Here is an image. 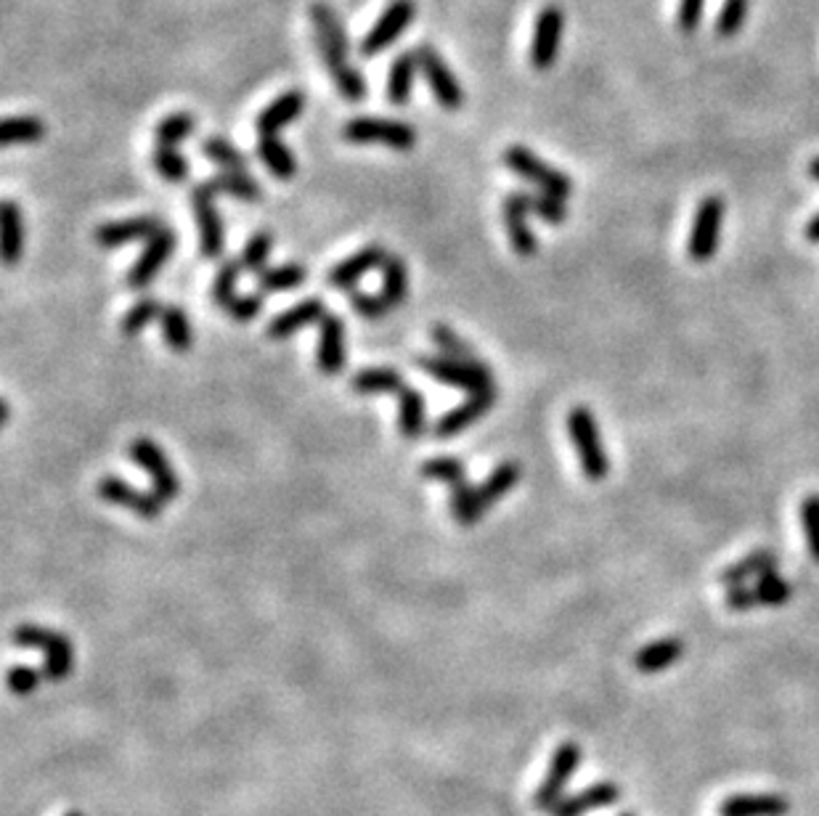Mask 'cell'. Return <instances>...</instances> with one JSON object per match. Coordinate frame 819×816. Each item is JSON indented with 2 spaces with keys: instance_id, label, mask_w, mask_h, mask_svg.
<instances>
[{
  "instance_id": "6da1fadb",
  "label": "cell",
  "mask_w": 819,
  "mask_h": 816,
  "mask_svg": "<svg viewBox=\"0 0 819 816\" xmlns=\"http://www.w3.org/2000/svg\"><path fill=\"white\" fill-rule=\"evenodd\" d=\"M310 22H314L318 54H321L324 64H327L331 80H335L342 99L350 104L367 101L369 85L367 80H363V75L359 69L350 67L348 35H346V28H342L340 17L335 14V9H331L329 3L316 0V3L310 6Z\"/></svg>"
},
{
  "instance_id": "7a4b0ae2",
  "label": "cell",
  "mask_w": 819,
  "mask_h": 816,
  "mask_svg": "<svg viewBox=\"0 0 819 816\" xmlns=\"http://www.w3.org/2000/svg\"><path fill=\"white\" fill-rule=\"evenodd\" d=\"M17 648H28V650H41L45 655L43 663V678L45 682H62L73 674L75 668V650L69 637L64 633L43 629V625L35 623H24L17 625L14 633H11Z\"/></svg>"
},
{
  "instance_id": "3957f363",
  "label": "cell",
  "mask_w": 819,
  "mask_h": 816,
  "mask_svg": "<svg viewBox=\"0 0 819 816\" xmlns=\"http://www.w3.org/2000/svg\"><path fill=\"white\" fill-rule=\"evenodd\" d=\"M568 435L576 446L583 478L591 482H602L604 478H608L610 461H608V454H604L600 424H597V416L591 414V409L587 406L570 409Z\"/></svg>"
},
{
  "instance_id": "277c9868",
  "label": "cell",
  "mask_w": 819,
  "mask_h": 816,
  "mask_svg": "<svg viewBox=\"0 0 819 816\" xmlns=\"http://www.w3.org/2000/svg\"><path fill=\"white\" fill-rule=\"evenodd\" d=\"M419 369L430 374L435 382H444L448 388L465 390V393H485L493 390V374L483 361H454L446 356L419 358Z\"/></svg>"
},
{
  "instance_id": "5b68a950",
  "label": "cell",
  "mask_w": 819,
  "mask_h": 816,
  "mask_svg": "<svg viewBox=\"0 0 819 816\" xmlns=\"http://www.w3.org/2000/svg\"><path fill=\"white\" fill-rule=\"evenodd\" d=\"M504 165L517 173L520 178L536 184L542 192L552 194L557 199H568L574 194V181L563 173V170L546 165L542 156H536L525 146H510L504 152Z\"/></svg>"
},
{
  "instance_id": "8992f818",
  "label": "cell",
  "mask_w": 819,
  "mask_h": 816,
  "mask_svg": "<svg viewBox=\"0 0 819 816\" xmlns=\"http://www.w3.org/2000/svg\"><path fill=\"white\" fill-rule=\"evenodd\" d=\"M581 759L583 750L578 742H563V746L555 750V755H552L549 772H546L536 795H533V806L542 808V812H552V808L565 798V787H568V782L576 776L578 766H581Z\"/></svg>"
},
{
  "instance_id": "52a82bcc",
  "label": "cell",
  "mask_w": 819,
  "mask_h": 816,
  "mask_svg": "<svg viewBox=\"0 0 819 816\" xmlns=\"http://www.w3.org/2000/svg\"><path fill=\"white\" fill-rule=\"evenodd\" d=\"M342 135L350 143H382L395 152H408L417 146V130L398 120H380V117H356L342 128Z\"/></svg>"
},
{
  "instance_id": "ba28073f",
  "label": "cell",
  "mask_w": 819,
  "mask_h": 816,
  "mask_svg": "<svg viewBox=\"0 0 819 816\" xmlns=\"http://www.w3.org/2000/svg\"><path fill=\"white\" fill-rule=\"evenodd\" d=\"M128 456L135 461L152 480V491L160 496L162 501H175L181 493V480L175 475V469L171 465V459L165 456L157 443L149 440V437H135L130 443Z\"/></svg>"
},
{
  "instance_id": "9c48e42d",
  "label": "cell",
  "mask_w": 819,
  "mask_h": 816,
  "mask_svg": "<svg viewBox=\"0 0 819 816\" xmlns=\"http://www.w3.org/2000/svg\"><path fill=\"white\" fill-rule=\"evenodd\" d=\"M727 205L721 197H706L695 210L692 231H690V244L687 252L695 263H708L719 250V233L721 224H724Z\"/></svg>"
},
{
  "instance_id": "30bf717a",
  "label": "cell",
  "mask_w": 819,
  "mask_h": 816,
  "mask_svg": "<svg viewBox=\"0 0 819 816\" xmlns=\"http://www.w3.org/2000/svg\"><path fill=\"white\" fill-rule=\"evenodd\" d=\"M414 17H417V3L414 0H393L385 9V14L376 19L374 28L361 41V56L374 58L382 51H387L408 30Z\"/></svg>"
},
{
  "instance_id": "8fae6325",
  "label": "cell",
  "mask_w": 819,
  "mask_h": 816,
  "mask_svg": "<svg viewBox=\"0 0 819 816\" xmlns=\"http://www.w3.org/2000/svg\"><path fill=\"white\" fill-rule=\"evenodd\" d=\"M216 197H218L216 188L207 184V181L205 184L194 186V192H192V207H194V215H197V226H199V250L207 260H218L226 247L223 220H220Z\"/></svg>"
},
{
  "instance_id": "7c38bea8",
  "label": "cell",
  "mask_w": 819,
  "mask_h": 816,
  "mask_svg": "<svg viewBox=\"0 0 819 816\" xmlns=\"http://www.w3.org/2000/svg\"><path fill=\"white\" fill-rule=\"evenodd\" d=\"M414 54H417L419 69L425 72L427 83H430L435 101H438L444 109L457 112L461 104H465V90H461V85L457 80V75L451 72V67H448L444 58H440V54L433 48L430 43H419L417 48H414Z\"/></svg>"
},
{
  "instance_id": "4fadbf2b",
  "label": "cell",
  "mask_w": 819,
  "mask_h": 816,
  "mask_svg": "<svg viewBox=\"0 0 819 816\" xmlns=\"http://www.w3.org/2000/svg\"><path fill=\"white\" fill-rule=\"evenodd\" d=\"M563 28L565 14L560 6H546L542 14L536 17V28H533V41L528 51L533 69L546 72L555 67L563 43Z\"/></svg>"
},
{
  "instance_id": "5bb4252c",
  "label": "cell",
  "mask_w": 819,
  "mask_h": 816,
  "mask_svg": "<svg viewBox=\"0 0 819 816\" xmlns=\"http://www.w3.org/2000/svg\"><path fill=\"white\" fill-rule=\"evenodd\" d=\"M175 244H178V237H175L173 228L165 226L162 231L154 233V237L146 241L141 258L135 260L133 268L128 271V276H125L128 290H133V292L146 290V286L154 282V276L162 271V265L171 260V254L175 252Z\"/></svg>"
},
{
  "instance_id": "9a60e30c",
  "label": "cell",
  "mask_w": 819,
  "mask_h": 816,
  "mask_svg": "<svg viewBox=\"0 0 819 816\" xmlns=\"http://www.w3.org/2000/svg\"><path fill=\"white\" fill-rule=\"evenodd\" d=\"M99 499L107 501V504H114V507H122V509H130V512L135 514V518L141 520H157L162 514V504L165 501L160 499L157 493H146V491H139L135 486H130V482L114 478V475H109V478H101L99 480Z\"/></svg>"
},
{
  "instance_id": "2e32d148",
  "label": "cell",
  "mask_w": 819,
  "mask_h": 816,
  "mask_svg": "<svg viewBox=\"0 0 819 816\" xmlns=\"http://www.w3.org/2000/svg\"><path fill=\"white\" fill-rule=\"evenodd\" d=\"M790 597L793 586L788 580L779 578L777 573H769V576L758 578V584L753 589H745V586L730 589V594H727V607L734 612L753 610V607H779L788 602Z\"/></svg>"
},
{
  "instance_id": "e0dca14e",
  "label": "cell",
  "mask_w": 819,
  "mask_h": 816,
  "mask_svg": "<svg viewBox=\"0 0 819 816\" xmlns=\"http://www.w3.org/2000/svg\"><path fill=\"white\" fill-rule=\"evenodd\" d=\"M318 371L327 377L342 374L348 361L346 352V322L335 313H327L318 324V350H316Z\"/></svg>"
},
{
  "instance_id": "ac0fdd59",
  "label": "cell",
  "mask_w": 819,
  "mask_h": 816,
  "mask_svg": "<svg viewBox=\"0 0 819 816\" xmlns=\"http://www.w3.org/2000/svg\"><path fill=\"white\" fill-rule=\"evenodd\" d=\"M162 220L157 215H135V218L114 220L96 228L94 239L101 250H117V247L133 244V241H149L154 233L162 231Z\"/></svg>"
},
{
  "instance_id": "d6986e66",
  "label": "cell",
  "mask_w": 819,
  "mask_h": 816,
  "mask_svg": "<svg viewBox=\"0 0 819 816\" xmlns=\"http://www.w3.org/2000/svg\"><path fill=\"white\" fill-rule=\"evenodd\" d=\"M531 215V194L528 192H515L504 199V226L510 233V244L520 258H533L538 250L536 233L528 224Z\"/></svg>"
},
{
  "instance_id": "ffe728a7",
  "label": "cell",
  "mask_w": 819,
  "mask_h": 816,
  "mask_svg": "<svg viewBox=\"0 0 819 816\" xmlns=\"http://www.w3.org/2000/svg\"><path fill=\"white\" fill-rule=\"evenodd\" d=\"M493 403H496V388L485 390V393L467 395V401H461L457 409H451L448 414H444L435 422V437L448 440V437L461 435L467 427H472L474 422L483 420V416L493 409Z\"/></svg>"
},
{
  "instance_id": "44dd1931",
  "label": "cell",
  "mask_w": 819,
  "mask_h": 816,
  "mask_svg": "<svg viewBox=\"0 0 819 816\" xmlns=\"http://www.w3.org/2000/svg\"><path fill=\"white\" fill-rule=\"evenodd\" d=\"M621 801V787L615 782H594V785L578 790L576 795H565V798L552 808L549 816H587L597 808L615 806Z\"/></svg>"
},
{
  "instance_id": "7402d4cb",
  "label": "cell",
  "mask_w": 819,
  "mask_h": 816,
  "mask_svg": "<svg viewBox=\"0 0 819 816\" xmlns=\"http://www.w3.org/2000/svg\"><path fill=\"white\" fill-rule=\"evenodd\" d=\"M385 258H387L385 247H380V244L363 247V250L350 254L348 260H342V263H337L335 268H331L327 284L331 286V290H353V286L359 284L369 271H374L376 265L385 263Z\"/></svg>"
},
{
  "instance_id": "603a6c76",
  "label": "cell",
  "mask_w": 819,
  "mask_h": 816,
  "mask_svg": "<svg viewBox=\"0 0 819 816\" xmlns=\"http://www.w3.org/2000/svg\"><path fill=\"white\" fill-rule=\"evenodd\" d=\"M324 316H327V303H324L321 297H308L303 300V303L292 305V308L284 311L282 316L273 318L269 329H265V335L271 339H290L292 335L305 329V326L321 324Z\"/></svg>"
},
{
  "instance_id": "cb8c5ba5",
  "label": "cell",
  "mask_w": 819,
  "mask_h": 816,
  "mask_svg": "<svg viewBox=\"0 0 819 816\" xmlns=\"http://www.w3.org/2000/svg\"><path fill=\"white\" fill-rule=\"evenodd\" d=\"M305 109V96L303 90H287V94L279 96L276 101H271L263 112L258 115L255 128L260 135H276L279 130L287 128L290 122H295Z\"/></svg>"
},
{
  "instance_id": "d4e9b609",
  "label": "cell",
  "mask_w": 819,
  "mask_h": 816,
  "mask_svg": "<svg viewBox=\"0 0 819 816\" xmlns=\"http://www.w3.org/2000/svg\"><path fill=\"white\" fill-rule=\"evenodd\" d=\"M777 565H779V557L775 550H758L740 559L738 565L727 567V570L719 576V584L730 586V589H738V586H743L745 580H753V578L758 580V578L769 576V573H777Z\"/></svg>"
},
{
  "instance_id": "484cf974",
  "label": "cell",
  "mask_w": 819,
  "mask_h": 816,
  "mask_svg": "<svg viewBox=\"0 0 819 816\" xmlns=\"http://www.w3.org/2000/svg\"><path fill=\"white\" fill-rule=\"evenodd\" d=\"M790 803L779 795H730L719 816H788Z\"/></svg>"
},
{
  "instance_id": "4316f807",
  "label": "cell",
  "mask_w": 819,
  "mask_h": 816,
  "mask_svg": "<svg viewBox=\"0 0 819 816\" xmlns=\"http://www.w3.org/2000/svg\"><path fill=\"white\" fill-rule=\"evenodd\" d=\"M685 655V642L676 637L668 639H658V642H649L634 655V668L640 674H660V671L671 668V665Z\"/></svg>"
},
{
  "instance_id": "83f0119b",
  "label": "cell",
  "mask_w": 819,
  "mask_h": 816,
  "mask_svg": "<svg viewBox=\"0 0 819 816\" xmlns=\"http://www.w3.org/2000/svg\"><path fill=\"white\" fill-rule=\"evenodd\" d=\"M427 427V403L417 388L406 384L398 393V433L406 440H417Z\"/></svg>"
},
{
  "instance_id": "f1b7e54d",
  "label": "cell",
  "mask_w": 819,
  "mask_h": 816,
  "mask_svg": "<svg viewBox=\"0 0 819 816\" xmlns=\"http://www.w3.org/2000/svg\"><path fill=\"white\" fill-rule=\"evenodd\" d=\"M0 250H3V263L17 265L22 260L24 252V220L22 210L17 207V202L6 199L3 210H0Z\"/></svg>"
},
{
  "instance_id": "f546056e",
  "label": "cell",
  "mask_w": 819,
  "mask_h": 816,
  "mask_svg": "<svg viewBox=\"0 0 819 816\" xmlns=\"http://www.w3.org/2000/svg\"><path fill=\"white\" fill-rule=\"evenodd\" d=\"M258 160L269 167V173L279 181H292L297 173V160L290 146L279 135H260Z\"/></svg>"
},
{
  "instance_id": "4dcf8cb0",
  "label": "cell",
  "mask_w": 819,
  "mask_h": 816,
  "mask_svg": "<svg viewBox=\"0 0 819 816\" xmlns=\"http://www.w3.org/2000/svg\"><path fill=\"white\" fill-rule=\"evenodd\" d=\"M417 69H419V62L414 51L401 54L393 62V67H390V75H387V101L393 104V107H403V104H408V99H412L414 75H417Z\"/></svg>"
},
{
  "instance_id": "1f68e13d",
  "label": "cell",
  "mask_w": 819,
  "mask_h": 816,
  "mask_svg": "<svg viewBox=\"0 0 819 816\" xmlns=\"http://www.w3.org/2000/svg\"><path fill=\"white\" fill-rule=\"evenodd\" d=\"M406 388L403 377L393 369H363L350 380V390L359 395H398Z\"/></svg>"
},
{
  "instance_id": "d6a6232c",
  "label": "cell",
  "mask_w": 819,
  "mask_h": 816,
  "mask_svg": "<svg viewBox=\"0 0 819 816\" xmlns=\"http://www.w3.org/2000/svg\"><path fill=\"white\" fill-rule=\"evenodd\" d=\"M520 478H523V467H520L517 461H502V465L493 469L489 478H485L478 486L480 499H483L485 509L499 504V501H502L506 493L515 491Z\"/></svg>"
},
{
  "instance_id": "836d02e7",
  "label": "cell",
  "mask_w": 819,
  "mask_h": 816,
  "mask_svg": "<svg viewBox=\"0 0 819 816\" xmlns=\"http://www.w3.org/2000/svg\"><path fill=\"white\" fill-rule=\"evenodd\" d=\"M382 268V297L387 300L390 308H398L408 297V268L406 260L398 254H387Z\"/></svg>"
},
{
  "instance_id": "e575fe53",
  "label": "cell",
  "mask_w": 819,
  "mask_h": 816,
  "mask_svg": "<svg viewBox=\"0 0 819 816\" xmlns=\"http://www.w3.org/2000/svg\"><path fill=\"white\" fill-rule=\"evenodd\" d=\"M207 184L216 188V194H226V197L242 202H258L263 197V188H260L258 181H252L244 170H223V173L212 175Z\"/></svg>"
},
{
  "instance_id": "d590c367",
  "label": "cell",
  "mask_w": 819,
  "mask_h": 816,
  "mask_svg": "<svg viewBox=\"0 0 819 816\" xmlns=\"http://www.w3.org/2000/svg\"><path fill=\"white\" fill-rule=\"evenodd\" d=\"M160 326H162V337H165L167 348H171L173 352L192 350L194 331H192V324H188V316L184 313V308L171 305V308L162 311Z\"/></svg>"
},
{
  "instance_id": "8d00e7d4",
  "label": "cell",
  "mask_w": 819,
  "mask_h": 816,
  "mask_svg": "<svg viewBox=\"0 0 819 816\" xmlns=\"http://www.w3.org/2000/svg\"><path fill=\"white\" fill-rule=\"evenodd\" d=\"M451 491H454L451 493L454 520H457L459 525H465V527L478 525V522L483 520V514H485V504H483V499H480L478 488L461 482V486L451 488Z\"/></svg>"
},
{
  "instance_id": "74e56055",
  "label": "cell",
  "mask_w": 819,
  "mask_h": 816,
  "mask_svg": "<svg viewBox=\"0 0 819 816\" xmlns=\"http://www.w3.org/2000/svg\"><path fill=\"white\" fill-rule=\"evenodd\" d=\"M305 279H308L305 265L284 263V265L269 268V271L260 273L258 286H260V292H290V290H297V286H303Z\"/></svg>"
},
{
  "instance_id": "f35d334b",
  "label": "cell",
  "mask_w": 819,
  "mask_h": 816,
  "mask_svg": "<svg viewBox=\"0 0 819 816\" xmlns=\"http://www.w3.org/2000/svg\"><path fill=\"white\" fill-rule=\"evenodd\" d=\"M45 139V122L37 117H9L0 128V141L3 146H17V143H37Z\"/></svg>"
},
{
  "instance_id": "ab89813d",
  "label": "cell",
  "mask_w": 819,
  "mask_h": 816,
  "mask_svg": "<svg viewBox=\"0 0 819 816\" xmlns=\"http://www.w3.org/2000/svg\"><path fill=\"white\" fill-rule=\"evenodd\" d=\"M162 311H165V308H162V303H160L157 297L139 300V303H135L133 308H130L125 313V316H122L120 331L125 337L141 335V331H144L149 324H154V322H157V318H162Z\"/></svg>"
},
{
  "instance_id": "60d3db41",
  "label": "cell",
  "mask_w": 819,
  "mask_h": 816,
  "mask_svg": "<svg viewBox=\"0 0 819 816\" xmlns=\"http://www.w3.org/2000/svg\"><path fill=\"white\" fill-rule=\"evenodd\" d=\"M430 337L435 348L440 350V356L454 358V361H478L472 345L467 339H461L448 324H435L430 329Z\"/></svg>"
},
{
  "instance_id": "b9f144b4",
  "label": "cell",
  "mask_w": 819,
  "mask_h": 816,
  "mask_svg": "<svg viewBox=\"0 0 819 816\" xmlns=\"http://www.w3.org/2000/svg\"><path fill=\"white\" fill-rule=\"evenodd\" d=\"M194 130H197V120L192 115L175 112L160 122L157 130H154V139H157V146H178L181 141L194 135Z\"/></svg>"
},
{
  "instance_id": "7bdbcfd3",
  "label": "cell",
  "mask_w": 819,
  "mask_h": 816,
  "mask_svg": "<svg viewBox=\"0 0 819 816\" xmlns=\"http://www.w3.org/2000/svg\"><path fill=\"white\" fill-rule=\"evenodd\" d=\"M152 165L165 184H184L188 178V162L175 152V146H157L152 154Z\"/></svg>"
},
{
  "instance_id": "ee69618b",
  "label": "cell",
  "mask_w": 819,
  "mask_h": 816,
  "mask_svg": "<svg viewBox=\"0 0 819 816\" xmlns=\"http://www.w3.org/2000/svg\"><path fill=\"white\" fill-rule=\"evenodd\" d=\"M201 154L223 170H247V156L239 152L233 143H229L226 139H218V135L201 141Z\"/></svg>"
},
{
  "instance_id": "f6af8a7d",
  "label": "cell",
  "mask_w": 819,
  "mask_h": 816,
  "mask_svg": "<svg viewBox=\"0 0 819 816\" xmlns=\"http://www.w3.org/2000/svg\"><path fill=\"white\" fill-rule=\"evenodd\" d=\"M419 472H422V478L446 482V486H451V488L461 486L467 475L465 465H461L459 459H454V456H435V459L422 465Z\"/></svg>"
},
{
  "instance_id": "bcb514c9",
  "label": "cell",
  "mask_w": 819,
  "mask_h": 816,
  "mask_svg": "<svg viewBox=\"0 0 819 816\" xmlns=\"http://www.w3.org/2000/svg\"><path fill=\"white\" fill-rule=\"evenodd\" d=\"M242 271H244L242 260H226V263L218 268L216 282H212V300H216V305H220V308H226V305L237 297L239 273Z\"/></svg>"
},
{
  "instance_id": "7dc6e473",
  "label": "cell",
  "mask_w": 819,
  "mask_h": 816,
  "mask_svg": "<svg viewBox=\"0 0 819 816\" xmlns=\"http://www.w3.org/2000/svg\"><path fill=\"white\" fill-rule=\"evenodd\" d=\"M273 247V237L269 231H258L247 239L244 252H242V268L250 273H263L265 263H269V254Z\"/></svg>"
},
{
  "instance_id": "c3c4849f",
  "label": "cell",
  "mask_w": 819,
  "mask_h": 816,
  "mask_svg": "<svg viewBox=\"0 0 819 816\" xmlns=\"http://www.w3.org/2000/svg\"><path fill=\"white\" fill-rule=\"evenodd\" d=\"M801 525L811 557H815V563L819 565V493L806 496L801 501Z\"/></svg>"
},
{
  "instance_id": "681fc988",
  "label": "cell",
  "mask_w": 819,
  "mask_h": 816,
  "mask_svg": "<svg viewBox=\"0 0 819 816\" xmlns=\"http://www.w3.org/2000/svg\"><path fill=\"white\" fill-rule=\"evenodd\" d=\"M747 17V0H727L724 9L717 19V35L719 37H734L743 30Z\"/></svg>"
},
{
  "instance_id": "f907efd6",
  "label": "cell",
  "mask_w": 819,
  "mask_h": 816,
  "mask_svg": "<svg viewBox=\"0 0 819 816\" xmlns=\"http://www.w3.org/2000/svg\"><path fill=\"white\" fill-rule=\"evenodd\" d=\"M531 213L549 226H563L565 215H568V210H565V199L552 197V194L546 192L531 194Z\"/></svg>"
},
{
  "instance_id": "816d5d0a",
  "label": "cell",
  "mask_w": 819,
  "mask_h": 816,
  "mask_svg": "<svg viewBox=\"0 0 819 816\" xmlns=\"http://www.w3.org/2000/svg\"><path fill=\"white\" fill-rule=\"evenodd\" d=\"M350 308L359 313L367 322H380L390 313V303L382 295H369V292H353L350 295Z\"/></svg>"
},
{
  "instance_id": "f5cc1de1",
  "label": "cell",
  "mask_w": 819,
  "mask_h": 816,
  "mask_svg": "<svg viewBox=\"0 0 819 816\" xmlns=\"http://www.w3.org/2000/svg\"><path fill=\"white\" fill-rule=\"evenodd\" d=\"M223 311L229 313L233 322L247 324L263 313V295H237Z\"/></svg>"
},
{
  "instance_id": "db71d44e",
  "label": "cell",
  "mask_w": 819,
  "mask_h": 816,
  "mask_svg": "<svg viewBox=\"0 0 819 816\" xmlns=\"http://www.w3.org/2000/svg\"><path fill=\"white\" fill-rule=\"evenodd\" d=\"M41 678L43 671L30 668V665H14V668L9 671V689L14 692V695H32V692L37 689V684H41Z\"/></svg>"
},
{
  "instance_id": "11a10c76",
  "label": "cell",
  "mask_w": 819,
  "mask_h": 816,
  "mask_svg": "<svg viewBox=\"0 0 819 816\" xmlns=\"http://www.w3.org/2000/svg\"><path fill=\"white\" fill-rule=\"evenodd\" d=\"M703 3L706 0H681L679 3V28L681 32H695L703 17Z\"/></svg>"
},
{
  "instance_id": "9f6ffc18",
  "label": "cell",
  "mask_w": 819,
  "mask_h": 816,
  "mask_svg": "<svg viewBox=\"0 0 819 816\" xmlns=\"http://www.w3.org/2000/svg\"><path fill=\"white\" fill-rule=\"evenodd\" d=\"M806 239H809L811 244H819V213L809 220V226H806Z\"/></svg>"
},
{
  "instance_id": "6f0895ef",
  "label": "cell",
  "mask_w": 819,
  "mask_h": 816,
  "mask_svg": "<svg viewBox=\"0 0 819 816\" xmlns=\"http://www.w3.org/2000/svg\"><path fill=\"white\" fill-rule=\"evenodd\" d=\"M809 175H811V178H815V181H819V156H815V160H811V165H809Z\"/></svg>"
},
{
  "instance_id": "680465c9",
  "label": "cell",
  "mask_w": 819,
  "mask_h": 816,
  "mask_svg": "<svg viewBox=\"0 0 819 816\" xmlns=\"http://www.w3.org/2000/svg\"><path fill=\"white\" fill-rule=\"evenodd\" d=\"M64 816H83L80 812H69V814H64Z\"/></svg>"
},
{
  "instance_id": "91938a15",
  "label": "cell",
  "mask_w": 819,
  "mask_h": 816,
  "mask_svg": "<svg viewBox=\"0 0 819 816\" xmlns=\"http://www.w3.org/2000/svg\"><path fill=\"white\" fill-rule=\"evenodd\" d=\"M619 816H634L632 812H623V814H619Z\"/></svg>"
}]
</instances>
